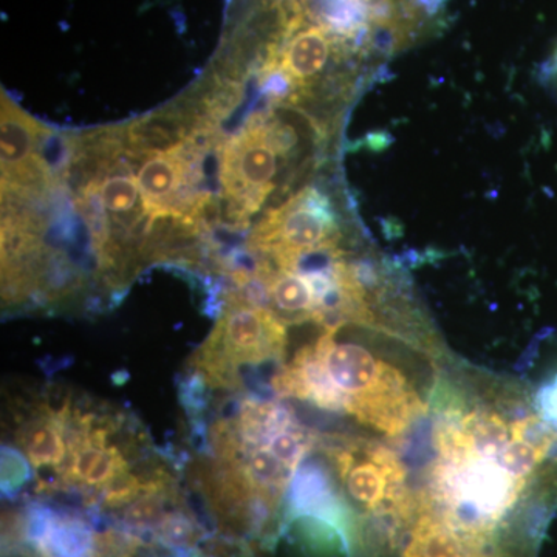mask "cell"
I'll list each match as a JSON object with an SVG mask.
<instances>
[{"label": "cell", "mask_w": 557, "mask_h": 557, "mask_svg": "<svg viewBox=\"0 0 557 557\" xmlns=\"http://www.w3.org/2000/svg\"><path fill=\"white\" fill-rule=\"evenodd\" d=\"M180 160L174 149L170 153H153L139 168V190L145 199V209L152 219L170 214V205L178 196L186 172Z\"/></svg>", "instance_id": "cell-6"}, {"label": "cell", "mask_w": 557, "mask_h": 557, "mask_svg": "<svg viewBox=\"0 0 557 557\" xmlns=\"http://www.w3.org/2000/svg\"><path fill=\"white\" fill-rule=\"evenodd\" d=\"M536 399L542 416L557 428V370L539 384Z\"/></svg>", "instance_id": "cell-10"}, {"label": "cell", "mask_w": 557, "mask_h": 557, "mask_svg": "<svg viewBox=\"0 0 557 557\" xmlns=\"http://www.w3.org/2000/svg\"><path fill=\"white\" fill-rule=\"evenodd\" d=\"M341 233L329 200L306 189L273 212L255 234L263 251H310L338 245Z\"/></svg>", "instance_id": "cell-2"}, {"label": "cell", "mask_w": 557, "mask_h": 557, "mask_svg": "<svg viewBox=\"0 0 557 557\" xmlns=\"http://www.w3.org/2000/svg\"><path fill=\"white\" fill-rule=\"evenodd\" d=\"M138 182L132 175H110L102 182L100 196L102 205L112 214H129L137 208L139 200Z\"/></svg>", "instance_id": "cell-9"}, {"label": "cell", "mask_w": 557, "mask_h": 557, "mask_svg": "<svg viewBox=\"0 0 557 557\" xmlns=\"http://www.w3.org/2000/svg\"><path fill=\"white\" fill-rule=\"evenodd\" d=\"M39 127L16 106L2 100V170L7 177L32 178Z\"/></svg>", "instance_id": "cell-5"}, {"label": "cell", "mask_w": 557, "mask_h": 557, "mask_svg": "<svg viewBox=\"0 0 557 557\" xmlns=\"http://www.w3.org/2000/svg\"><path fill=\"white\" fill-rule=\"evenodd\" d=\"M67 424L69 420H61L49 405H44L17 431V443L33 467L60 471L58 480L69 457V440L64 434Z\"/></svg>", "instance_id": "cell-4"}, {"label": "cell", "mask_w": 557, "mask_h": 557, "mask_svg": "<svg viewBox=\"0 0 557 557\" xmlns=\"http://www.w3.org/2000/svg\"><path fill=\"white\" fill-rule=\"evenodd\" d=\"M287 346V324L273 311L231 300L194 366L208 383L230 387L239 383L242 366L284 361Z\"/></svg>", "instance_id": "cell-1"}, {"label": "cell", "mask_w": 557, "mask_h": 557, "mask_svg": "<svg viewBox=\"0 0 557 557\" xmlns=\"http://www.w3.org/2000/svg\"><path fill=\"white\" fill-rule=\"evenodd\" d=\"M186 137V124L175 113H156L148 119L132 124L129 127V145L139 152H159L180 148Z\"/></svg>", "instance_id": "cell-8"}, {"label": "cell", "mask_w": 557, "mask_h": 557, "mask_svg": "<svg viewBox=\"0 0 557 557\" xmlns=\"http://www.w3.org/2000/svg\"><path fill=\"white\" fill-rule=\"evenodd\" d=\"M277 174V152L263 138L259 116L249 123L240 137L230 143L223 161V185L231 197L244 203V212L259 208Z\"/></svg>", "instance_id": "cell-3"}, {"label": "cell", "mask_w": 557, "mask_h": 557, "mask_svg": "<svg viewBox=\"0 0 557 557\" xmlns=\"http://www.w3.org/2000/svg\"><path fill=\"white\" fill-rule=\"evenodd\" d=\"M330 53H332V40L329 32L324 27L314 25L296 33L288 40L278 62L299 84V87H302L322 73L327 65Z\"/></svg>", "instance_id": "cell-7"}, {"label": "cell", "mask_w": 557, "mask_h": 557, "mask_svg": "<svg viewBox=\"0 0 557 557\" xmlns=\"http://www.w3.org/2000/svg\"><path fill=\"white\" fill-rule=\"evenodd\" d=\"M545 76H547L548 83L556 87L557 90V46L553 51L552 58H549L544 70Z\"/></svg>", "instance_id": "cell-11"}]
</instances>
